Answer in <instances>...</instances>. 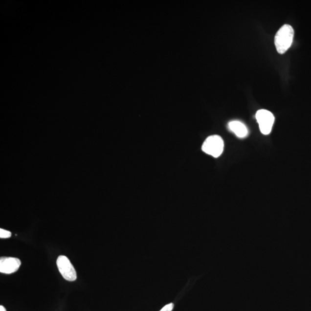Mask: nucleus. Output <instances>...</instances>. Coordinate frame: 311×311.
Instances as JSON below:
<instances>
[{"mask_svg": "<svg viewBox=\"0 0 311 311\" xmlns=\"http://www.w3.org/2000/svg\"><path fill=\"white\" fill-rule=\"evenodd\" d=\"M294 32L292 27L285 24L280 28L275 35L274 44L278 53L284 54L290 47L293 41Z\"/></svg>", "mask_w": 311, "mask_h": 311, "instance_id": "1", "label": "nucleus"}, {"mask_svg": "<svg viewBox=\"0 0 311 311\" xmlns=\"http://www.w3.org/2000/svg\"><path fill=\"white\" fill-rule=\"evenodd\" d=\"M224 143L222 138L218 135L209 136L204 141L202 151L214 157H218L222 154Z\"/></svg>", "mask_w": 311, "mask_h": 311, "instance_id": "2", "label": "nucleus"}, {"mask_svg": "<svg viewBox=\"0 0 311 311\" xmlns=\"http://www.w3.org/2000/svg\"><path fill=\"white\" fill-rule=\"evenodd\" d=\"M255 117L262 133L265 135L270 134L275 121L273 114L267 110L262 109L256 113Z\"/></svg>", "mask_w": 311, "mask_h": 311, "instance_id": "3", "label": "nucleus"}, {"mask_svg": "<svg viewBox=\"0 0 311 311\" xmlns=\"http://www.w3.org/2000/svg\"><path fill=\"white\" fill-rule=\"evenodd\" d=\"M57 265L60 273L64 279L68 281L76 280L77 273L75 268H74L69 259L66 256L60 255L58 257Z\"/></svg>", "mask_w": 311, "mask_h": 311, "instance_id": "4", "label": "nucleus"}, {"mask_svg": "<svg viewBox=\"0 0 311 311\" xmlns=\"http://www.w3.org/2000/svg\"><path fill=\"white\" fill-rule=\"evenodd\" d=\"M21 264V261L17 258L1 257L0 258V272L7 274L15 273Z\"/></svg>", "mask_w": 311, "mask_h": 311, "instance_id": "5", "label": "nucleus"}, {"mask_svg": "<svg viewBox=\"0 0 311 311\" xmlns=\"http://www.w3.org/2000/svg\"><path fill=\"white\" fill-rule=\"evenodd\" d=\"M228 128L230 131L233 132L239 138H244L247 137L248 134L247 127L241 121H232L229 122Z\"/></svg>", "mask_w": 311, "mask_h": 311, "instance_id": "6", "label": "nucleus"}, {"mask_svg": "<svg viewBox=\"0 0 311 311\" xmlns=\"http://www.w3.org/2000/svg\"><path fill=\"white\" fill-rule=\"evenodd\" d=\"M12 236V233L8 231H6L4 229H0V238L6 239L9 238Z\"/></svg>", "mask_w": 311, "mask_h": 311, "instance_id": "7", "label": "nucleus"}, {"mask_svg": "<svg viewBox=\"0 0 311 311\" xmlns=\"http://www.w3.org/2000/svg\"><path fill=\"white\" fill-rule=\"evenodd\" d=\"M174 304L170 303L167 304L166 306H164L160 311H172L174 309Z\"/></svg>", "mask_w": 311, "mask_h": 311, "instance_id": "8", "label": "nucleus"}, {"mask_svg": "<svg viewBox=\"0 0 311 311\" xmlns=\"http://www.w3.org/2000/svg\"><path fill=\"white\" fill-rule=\"evenodd\" d=\"M0 311H6L5 308L4 306H0Z\"/></svg>", "mask_w": 311, "mask_h": 311, "instance_id": "9", "label": "nucleus"}]
</instances>
